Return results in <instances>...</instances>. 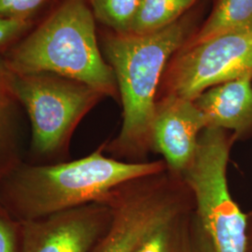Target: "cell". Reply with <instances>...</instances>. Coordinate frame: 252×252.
Listing matches in <instances>:
<instances>
[{
    "label": "cell",
    "instance_id": "cell-15",
    "mask_svg": "<svg viewBox=\"0 0 252 252\" xmlns=\"http://www.w3.org/2000/svg\"><path fill=\"white\" fill-rule=\"evenodd\" d=\"M142 0H92L94 16L117 34H130Z\"/></svg>",
    "mask_w": 252,
    "mask_h": 252
},
{
    "label": "cell",
    "instance_id": "cell-11",
    "mask_svg": "<svg viewBox=\"0 0 252 252\" xmlns=\"http://www.w3.org/2000/svg\"><path fill=\"white\" fill-rule=\"evenodd\" d=\"M25 113L0 59V182L25 161Z\"/></svg>",
    "mask_w": 252,
    "mask_h": 252
},
{
    "label": "cell",
    "instance_id": "cell-6",
    "mask_svg": "<svg viewBox=\"0 0 252 252\" xmlns=\"http://www.w3.org/2000/svg\"><path fill=\"white\" fill-rule=\"evenodd\" d=\"M104 200L112 220L90 252H136L153 229L190 204L187 189L168 172L126 182Z\"/></svg>",
    "mask_w": 252,
    "mask_h": 252
},
{
    "label": "cell",
    "instance_id": "cell-9",
    "mask_svg": "<svg viewBox=\"0 0 252 252\" xmlns=\"http://www.w3.org/2000/svg\"><path fill=\"white\" fill-rule=\"evenodd\" d=\"M205 128V116L193 100L167 94L156 104L152 147L163 156L168 169L180 176L191 162Z\"/></svg>",
    "mask_w": 252,
    "mask_h": 252
},
{
    "label": "cell",
    "instance_id": "cell-20",
    "mask_svg": "<svg viewBox=\"0 0 252 252\" xmlns=\"http://www.w3.org/2000/svg\"><path fill=\"white\" fill-rule=\"evenodd\" d=\"M91 1H92V0H90V2H91Z\"/></svg>",
    "mask_w": 252,
    "mask_h": 252
},
{
    "label": "cell",
    "instance_id": "cell-19",
    "mask_svg": "<svg viewBox=\"0 0 252 252\" xmlns=\"http://www.w3.org/2000/svg\"><path fill=\"white\" fill-rule=\"evenodd\" d=\"M185 252H217L209 234L202 225L194 208L190 214L188 239Z\"/></svg>",
    "mask_w": 252,
    "mask_h": 252
},
{
    "label": "cell",
    "instance_id": "cell-10",
    "mask_svg": "<svg viewBox=\"0 0 252 252\" xmlns=\"http://www.w3.org/2000/svg\"><path fill=\"white\" fill-rule=\"evenodd\" d=\"M193 102L207 127L241 131L252 124V74L211 87Z\"/></svg>",
    "mask_w": 252,
    "mask_h": 252
},
{
    "label": "cell",
    "instance_id": "cell-1",
    "mask_svg": "<svg viewBox=\"0 0 252 252\" xmlns=\"http://www.w3.org/2000/svg\"><path fill=\"white\" fill-rule=\"evenodd\" d=\"M164 161L127 162L103 147L75 161L36 165L23 161L0 182V202L21 222L101 201L131 180L166 170Z\"/></svg>",
    "mask_w": 252,
    "mask_h": 252
},
{
    "label": "cell",
    "instance_id": "cell-7",
    "mask_svg": "<svg viewBox=\"0 0 252 252\" xmlns=\"http://www.w3.org/2000/svg\"><path fill=\"white\" fill-rule=\"evenodd\" d=\"M252 74V30L192 44L172 67L168 94L194 100L219 84Z\"/></svg>",
    "mask_w": 252,
    "mask_h": 252
},
{
    "label": "cell",
    "instance_id": "cell-12",
    "mask_svg": "<svg viewBox=\"0 0 252 252\" xmlns=\"http://www.w3.org/2000/svg\"><path fill=\"white\" fill-rule=\"evenodd\" d=\"M248 30H252V0H219L192 44L220 35Z\"/></svg>",
    "mask_w": 252,
    "mask_h": 252
},
{
    "label": "cell",
    "instance_id": "cell-17",
    "mask_svg": "<svg viewBox=\"0 0 252 252\" xmlns=\"http://www.w3.org/2000/svg\"><path fill=\"white\" fill-rule=\"evenodd\" d=\"M51 0H0V17L35 20L36 14Z\"/></svg>",
    "mask_w": 252,
    "mask_h": 252
},
{
    "label": "cell",
    "instance_id": "cell-13",
    "mask_svg": "<svg viewBox=\"0 0 252 252\" xmlns=\"http://www.w3.org/2000/svg\"><path fill=\"white\" fill-rule=\"evenodd\" d=\"M192 210V206L187 207L163 220L147 235L136 252H186Z\"/></svg>",
    "mask_w": 252,
    "mask_h": 252
},
{
    "label": "cell",
    "instance_id": "cell-14",
    "mask_svg": "<svg viewBox=\"0 0 252 252\" xmlns=\"http://www.w3.org/2000/svg\"><path fill=\"white\" fill-rule=\"evenodd\" d=\"M195 1L142 0L130 34H150L170 26Z\"/></svg>",
    "mask_w": 252,
    "mask_h": 252
},
{
    "label": "cell",
    "instance_id": "cell-18",
    "mask_svg": "<svg viewBox=\"0 0 252 252\" xmlns=\"http://www.w3.org/2000/svg\"><path fill=\"white\" fill-rule=\"evenodd\" d=\"M35 20H12L0 17V57L31 31Z\"/></svg>",
    "mask_w": 252,
    "mask_h": 252
},
{
    "label": "cell",
    "instance_id": "cell-4",
    "mask_svg": "<svg viewBox=\"0 0 252 252\" xmlns=\"http://www.w3.org/2000/svg\"><path fill=\"white\" fill-rule=\"evenodd\" d=\"M5 68L31 127L25 161L36 165L66 162L75 129L104 95L80 81L53 73H17Z\"/></svg>",
    "mask_w": 252,
    "mask_h": 252
},
{
    "label": "cell",
    "instance_id": "cell-16",
    "mask_svg": "<svg viewBox=\"0 0 252 252\" xmlns=\"http://www.w3.org/2000/svg\"><path fill=\"white\" fill-rule=\"evenodd\" d=\"M23 223L0 202V252H22Z\"/></svg>",
    "mask_w": 252,
    "mask_h": 252
},
{
    "label": "cell",
    "instance_id": "cell-5",
    "mask_svg": "<svg viewBox=\"0 0 252 252\" xmlns=\"http://www.w3.org/2000/svg\"><path fill=\"white\" fill-rule=\"evenodd\" d=\"M230 147L226 130L205 128L191 162L180 177L192 194L194 211L217 252H246L247 217L232 198L227 181Z\"/></svg>",
    "mask_w": 252,
    "mask_h": 252
},
{
    "label": "cell",
    "instance_id": "cell-3",
    "mask_svg": "<svg viewBox=\"0 0 252 252\" xmlns=\"http://www.w3.org/2000/svg\"><path fill=\"white\" fill-rule=\"evenodd\" d=\"M185 34V27L175 22L150 34L116 33L104 38L105 56L115 74L124 109L121 131L102 145L104 152L126 157L142 155L151 148L158 85L165 63Z\"/></svg>",
    "mask_w": 252,
    "mask_h": 252
},
{
    "label": "cell",
    "instance_id": "cell-8",
    "mask_svg": "<svg viewBox=\"0 0 252 252\" xmlns=\"http://www.w3.org/2000/svg\"><path fill=\"white\" fill-rule=\"evenodd\" d=\"M111 220V206L101 200L22 222V252H90Z\"/></svg>",
    "mask_w": 252,
    "mask_h": 252
},
{
    "label": "cell",
    "instance_id": "cell-2",
    "mask_svg": "<svg viewBox=\"0 0 252 252\" xmlns=\"http://www.w3.org/2000/svg\"><path fill=\"white\" fill-rule=\"evenodd\" d=\"M13 72L53 73L117 95L115 74L100 53L94 16L85 0L63 3L0 57Z\"/></svg>",
    "mask_w": 252,
    "mask_h": 252
}]
</instances>
